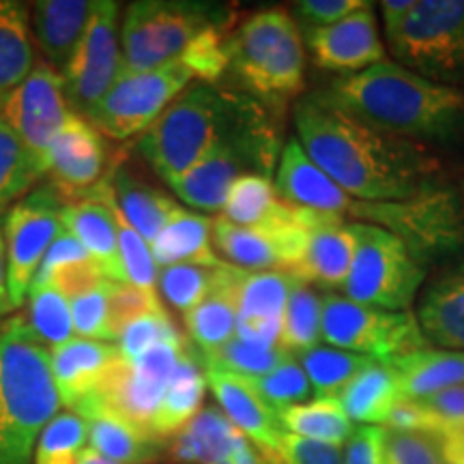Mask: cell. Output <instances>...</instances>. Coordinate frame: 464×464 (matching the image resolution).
<instances>
[{
  "label": "cell",
  "instance_id": "obj_12",
  "mask_svg": "<svg viewBox=\"0 0 464 464\" xmlns=\"http://www.w3.org/2000/svg\"><path fill=\"white\" fill-rule=\"evenodd\" d=\"M321 329L329 346L374 362H392L430 346L413 312L381 310L338 293H323Z\"/></svg>",
  "mask_w": 464,
  "mask_h": 464
},
{
  "label": "cell",
  "instance_id": "obj_47",
  "mask_svg": "<svg viewBox=\"0 0 464 464\" xmlns=\"http://www.w3.org/2000/svg\"><path fill=\"white\" fill-rule=\"evenodd\" d=\"M241 379L276 413L288 409V406L310 402V398L314 396L304 368H301L295 357H290L288 362H284L263 376H252V379L241 376Z\"/></svg>",
  "mask_w": 464,
  "mask_h": 464
},
{
  "label": "cell",
  "instance_id": "obj_8",
  "mask_svg": "<svg viewBox=\"0 0 464 464\" xmlns=\"http://www.w3.org/2000/svg\"><path fill=\"white\" fill-rule=\"evenodd\" d=\"M355 254L342 288L357 304L406 312L428 280V266L417 260L402 239L381 226L351 222Z\"/></svg>",
  "mask_w": 464,
  "mask_h": 464
},
{
  "label": "cell",
  "instance_id": "obj_30",
  "mask_svg": "<svg viewBox=\"0 0 464 464\" xmlns=\"http://www.w3.org/2000/svg\"><path fill=\"white\" fill-rule=\"evenodd\" d=\"M155 265H200V266H222L224 260L213 247V219L202 213L188 211L179 207L155 241L150 243Z\"/></svg>",
  "mask_w": 464,
  "mask_h": 464
},
{
  "label": "cell",
  "instance_id": "obj_4",
  "mask_svg": "<svg viewBox=\"0 0 464 464\" xmlns=\"http://www.w3.org/2000/svg\"><path fill=\"white\" fill-rule=\"evenodd\" d=\"M58 406L50 348L26 316L9 318L0 327V464H33L37 440Z\"/></svg>",
  "mask_w": 464,
  "mask_h": 464
},
{
  "label": "cell",
  "instance_id": "obj_37",
  "mask_svg": "<svg viewBox=\"0 0 464 464\" xmlns=\"http://www.w3.org/2000/svg\"><path fill=\"white\" fill-rule=\"evenodd\" d=\"M237 430L222 411L216 406H205L198 415L170 439L172 464H211L219 456L228 454L235 443Z\"/></svg>",
  "mask_w": 464,
  "mask_h": 464
},
{
  "label": "cell",
  "instance_id": "obj_53",
  "mask_svg": "<svg viewBox=\"0 0 464 464\" xmlns=\"http://www.w3.org/2000/svg\"><path fill=\"white\" fill-rule=\"evenodd\" d=\"M365 5H368L365 0H301V3L293 5L290 14L304 33L332 26L335 22L355 14V11L363 9Z\"/></svg>",
  "mask_w": 464,
  "mask_h": 464
},
{
  "label": "cell",
  "instance_id": "obj_10",
  "mask_svg": "<svg viewBox=\"0 0 464 464\" xmlns=\"http://www.w3.org/2000/svg\"><path fill=\"white\" fill-rule=\"evenodd\" d=\"M185 346H188L185 338H174L149 348L136 362H125L119 355L103 374L97 390L80 400L72 413L80 415L82 420H91L95 415H114L150 432V421L158 413L168 381Z\"/></svg>",
  "mask_w": 464,
  "mask_h": 464
},
{
  "label": "cell",
  "instance_id": "obj_27",
  "mask_svg": "<svg viewBox=\"0 0 464 464\" xmlns=\"http://www.w3.org/2000/svg\"><path fill=\"white\" fill-rule=\"evenodd\" d=\"M246 271L226 263L219 271L218 286L211 295L185 314V324L191 338V348L200 357L213 355L237 334V312H239V284Z\"/></svg>",
  "mask_w": 464,
  "mask_h": 464
},
{
  "label": "cell",
  "instance_id": "obj_14",
  "mask_svg": "<svg viewBox=\"0 0 464 464\" xmlns=\"http://www.w3.org/2000/svg\"><path fill=\"white\" fill-rule=\"evenodd\" d=\"M67 202L54 185L45 183L17 200L3 216L7 288L14 310L28 299L39 265L63 230L61 213Z\"/></svg>",
  "mask_w": 464,
  "mask_h": 464
},
{
  "label": "cell",
  "instance_id": "obj_32",
  "mask_svg": "<svg viewBox=\"0 0 464 464\" xmlns=\"http://www.w3.org/2000/svg\"><path fill=\"white\" fill-rule=\"evenodd\" d=\"M348 420L362 426H382L393 406L406 400L396 370L387 362H370L338 393Z\"/></svg>",
  "mask_w": 464,
  "mask_h": 464
},
{
  "label": "cell",
  "instance_id": "obj_26",
  "mask_svg": "<svg viewBox=\"0 0 464 464\" xmlns=\"http://www.w3.org/2000/svg\"><path fill=\"white\" fill-rule=\"evenodd\" d=\"M92 0H37L31 9L34 44L44 63L58 73L65 69L82 42L89 24Z\"/></svg>",
  "mask_w": 464,
  "mask_h": 464
},
{
  "label": "cell",
  "instance_id": "obj_52",
  "mask_svg": "<svg viewBox=\"0 0 464 464\" xmlns=\"http://www.w3.org/2000/svg\"><path fill=\"white\" fill-rule=\"evenodd\" d=\"M110 334L112 340H119V334L130 324L133 318H138L144 312L158 310L164 304L158 297H149L147 293L138 290L131 284H116L110 282Z\"/></svg>",
  "mask_w": 464,
  "mask_h": 464
},
{
  "label": "cell",
  "instance_id": "obj_50",
  "mask_svg": "<svg viewBox=\"0 0 464 464\" xmlns=\"http://www.w3.org/2000/svg\"><path fill=\"white\" fill-rule=\"evenodd\" d=\"M183 338L179 334V329L174 327V323L168 316L166 307H158V310H149L138 318L127 324L123 332L119 334L116 340V348H119L121 357L125 362H136L138 357H142L149 348L164 340Z\"/></svg>",
  "mask_w": 464,
  "mask_h": 464
},
{
  "label": "cell",
  "instance_id": "obj_7",
  "mask_svg": "<svg viewBox=\"0 0 464 464\" xmlns=\"http://www.w3.org/2000/svg\"><path fill=\"white\" fill-rule=\"evenodd\" d=\"M346 218L393 232L423 266L443 263L464 249V188L454 181L402 202L353 198Z\"/></svg>",
  "mask_w": 464,
  "mask_h": 464
},
{
  "label": "cell",
  "instance_id": "obj_17",
  "mask_svg": "<svg viewBox=\"0 0 464 464\" xmlns=\"http://www.w3.org/2000/svg\"><path fill=\"white\" fill-rule=\"evenodd\" d=\"M213 247L222 254L224 263L249 274H260V271L295 274L304 263L307 247L304 208L299 211V222L271 226V228H243L219 216L213 219Z\"/></svg>",
  "mask_w": 464,
  "mask_h": 464
},
{
  "label": "cell",
  "instance_id": "obj_36",
  "mask_svg": "<svg viewBox=\"0 0 464 464\" xmlns=\"http://www.w3.org/2000/svg\"><path fill=\"white\" fill-rule=\"evenodd\" d=\"M82 198H91L102 202L110 208L112 213L114 226H116V239H119V252L121 260H123L127 280H130L131 286H136L142 293H147L149 297H158V265H155L153 252H150V246L142 239V235L130 224V219L123 216L119 205H116L112 181H110V174L103 179L102 183H97L95 188L86 191ZM80 200V198H78Z\"/></svg>",
  "mask_w": 464,
  "mask_h": 464
},
{
  "label": "cell",
  "instance_id": "obj_59",
  "mask_svg": "<svg viewBox=\"0 0 464 464\" xmlns=\"http://www.w3.org/2000/svg\"><path fill=\"white\" fill-rule=\"evenodd\" d=\"M382 428H392V430L402 432H430L437 434L432 417L426 413V409L417 402V400H402L393 406V411L387 417Z\"/></svg>",
  "mask_w": 464,
  "mask_h": 464
},
{
  "label": "cell",
  "instance_id": "obj_54",
  "mask_svg": "<svg viewBox=\"0 0 464 464\" xmlns=\"http://www.w3.org/2000/svg\"><path fill=\"white\" fill-rule=\"evenodd\" d=\"M89 260L91 256L84 249L82 243L75 239L72 232L63 226V230L58 232L54 243H52L48 252H45L42 265H39L37 276H34L33 280L31 293L33 290H42L45 286H50L52 276H54L58 269H63V266H69L75 263H89Z\"/></svg>",
  "mask_w": 464,
  "mask_h": 464
},
{
  "label": "cell",
  "instance_id": "obj_41",
  "mask_svg": "<svg viewBox=\"0 0 464 464\" xmlns=\"http://www.w3.org/2000/svg\"><path fill=\"white\" fill-rule=\"evenodd\" d=\"M321 323L323 293H318L316 286L295 276L293 284H290L286 312H284L280 346L290 355L318 346V342L323 340Z\"/></svg>",
  "mask_w": 464,
  "mask_h": 464
},
{
  "label": "cell",
  "instance_id": "obj_24",
  "mask_svg": "<svg viewBox=\"0 0 464 464\" xmlns=\"http://www.w3.org/2000/svg\"><path fill=\"white\" fill-rule=\"evenodd\" d=\"M355 254V235L351 222L340 216L312 213L307 226V247L304 263L293 276L329 293L342 290Z\"/></svg>",
  "mask_w": 464,
  "mask_h": 464
},
{
  "label": "cell",
  "instance_id": "obj_44",
  "mask_svg": "<svg viewBox=\"0 0 464 464\" xmlns=\"http://www.w3.org/2000/svg\"><path fill=\"white\" fill-rule=\"evenodd\" d=\"M86 450L89 423L72 411H65L44 428L34 448L33 464H78Z\"/></svg>",
  "mask_w": 464,
  "mask_h": 464
},
{
  "label": "cell",
  "instance_id": "obj_29",
  "mask_svg": "<svg viewBox=\"0 0 464 464\" xmlns=\"http://www.w3.org/2000/svg\"><path fill=\"white\" fill-rule=\"evenodd\" d=\"M207 387L205 365L194 348L185 346L183 355L168 381L158 413L150 421V432L161 440L177 437L202 411Z\"/></svg>",
  "mask_w": 464,
  "mask_h": 464
},
{
  "label": "cell",
  "instance_id": "obj_11",
  "mask_svg": "<svg viewBox=\"0 0 464 464\" xmlns=\"http://www.w3.org/2000/svg\"><path fill=\"white\" fill-rule=\"evenodd\" d=\"M398 65L437 84L464 86V0H417L396 37Z\"/></svg>",
  "mask_w": 464,
  "mask_h": 464
},
{
  "label": "cell",
  "instance_id": "obj_23",
  "mask_svg": "<svg viewBox=\"0 0 464 464\" xmlns=\"http://www.w3.org/2000/svg\"><path fill=\"white\" fill-rule=\"evenodd\" d=\"M276 189L288 205L346 218L353 198L307 158L297 138L284 144L276 168Z\"/></svg>",
  "mask_w": 464,
  "mask_h": 464
},
{
  "label": "cell",
  "instance_id": "obj_42",
  "mask_svg": "<svg viewBox=\"0 0 464 464\" xmlns=\"http://www.w3.org/2000/svg\"><path fill=\"white\" fill-rule=\"evenodd\" d=\"M297 363L310 381L312 392L316 398L338 396L362 370L374 359L357 355V353L342 351L334 346H312L307 351L295 353Z\"/></svg>",
  "mask_w": 464,
  "mask_h": 464
},
{
  "label": "cell",
  "instance_id": "obj_22",
  "mask_svg": "<svg viewBox=\"0 0 464 464\" xmlns=\"http://www.w3.org/2000/svg\"><path fill=\"white\" fill-rule=\"evenodd\" d=\"M286 271H246L239 284V312H237V338L249 344L280 346L284 312L293 284Z\"/></svg>",
  "mask_w": 464,
  "mask_h": 464
},
{
  "label": "cell",
  "instance_id": "obj_48",
  "mask_svg": "<svg viewBox=\"0 0 464 464\" xmlns=\"http://www.w3.org/2000/svg\"><path fill=\"white\" fill-rule=\"evenodd\" d=\"M232 28L235 26L207 28L179 58L198 82L219 84V80L228 73V37Z\"/></svg>",
  "mask_w": 464,
  "mask_h": 464
},
{
  "label": "cell",
  "instance_id": "obj_58",
  "mask_svg": "<svg viewBox=\"0 0 464 464\" xmlns=\"http://www.w3.org/2000/svg\"><path fill=\"white\" fill-rule=\"evenodd\" d=\"M382 426H359L346 440L342 464H381Z\"/></svg>",
  "mask_w": 464,
  "mask_h": 464
},
{
  "label": "cell",
  "instance_id": "obj_35",
  "mask_svg": "<svg viewBox=\"0 0 464 464\" xmlns=\"http://www.w3.org/2000/svg\"><path fill=\"white\" fill-rule=\"evenodd\" d=\"M110 181H112L116 205L150 246L181 205L164 191L138 181L125 168L114 166L110 172Z\"/></svg>",
  "mask_w": 464,
  "mask_h": 464
},
{
  "label": "cell",
  "instance_id": "obj_21",
  "mask_svg": "<svg viewBox=\"0 0 464 464\" xmlns=\"http://www.w3.org/2000/svg\"><path fill=\"white\" fill-rule=\"evenodd\" d=\"M207 385L232 426L256 448L269 464L280 462L284 430L276 411H271L241 376L205 368Z\"/></svg>",
  "mask_w": 464,
  "mask_h": 464
},
{
  "label": "cell",
  "instance_id": "obj_60",
  "mask_svg": "<svg viewBox=\"0 0 464 464\" xmlns=\"http://www.w3.org/2000/svg\"><path fill=\"white\" fill-rule=\"evenodd\" d=\"M417 0H382L381 3V14H382V24H385L387 39L396 37L400 28L404 26V22L409 20V15L413 14Z\"/></svg>",
  "mask_w": 464,
  "mask_h": 464
},
{
  "label": "cell",
  "instance_id": "obj_9",
  "mask_svg": "<svg viewBox=\"0 0 464 464\" xmlns=\"http://www.w3.org/2000/svg\"><path fill=\"white\" fill-rule=\"evenodd\" d=\"M280 114H266L213 150L170 188L188 207L205 213L222 211L230 185L246 174L274 177L282 155Z\"/></svg>",
  "mask_w": 464,
  "mask_h": 464
},
{
  "label": "cell",
  "instance_id": "obj_43",
  "mask_svg": "<svg viewBox=\"0 0 464 464\" xmlns=\"http://www.w3.org/2000/svg\"><path fill=\"white\" fill-rule=\"evenodd\" d=\"M222 266H164L158 276V293L164 297L168 305H172L181 314H188L196 305H200L211 295V290L218 286Z\"/></svg>",
  "mask_w": 464,
  "mask_h": 464
},
{
  "label": "cell",
  "instance_id": "obj_45",
  "mask_svg": "<svg viewBox=\"0 0 464 464\" xmlns=\"http://www.w3.org/2000/svg\"><path fill=\"white\" fill-rule=\"evenodd\" d=\"M196 355H198V353H196ZM290 357L293 355L284 351L282 346H256L235 335L228 344H224L219 351L213 353V355L200 357V362L205 368H216L222 370V372L252 379V376H263L266 372H271L277 365L288 362Z\"/></svg>",
  "mask_w": 464,
  "mask_h": 464
},
{
  "label": "cell",
  "instance_id": "obj_15",
  "mask_svg": "<svg viewBox=\"0 0 464 464\" xmlns=\"http://www.w3.org/2000/svg\"><path fill=\"white\" fill-rule=\"evenodd\" d=\"M121 72H123L121 5L114 0H92L82 42L63 73L65 97L72 112L89 114L112 89Z\"/></svg>",
  "mask_w": 464,
  "mask_h": 464
},
{
  "label": "cell",
  "instance_id": "obj_39",
  "mask_svg": "<svg viewBox=\"0 0 464 464\" xmlns=\"http://www.w3.org/2000/svg\"><path fill=\"white\" fill-rule=\"evenodd\" d=\"M277 420L284 432L334 445H344L355 430L338 396L314 398L310 402L288 406L277 413Z\"/></svg>",
  "mask_w": 464,
  "mask_h": 464
},
{
  "label": "cell",
  "instance_id": "obj_16",
  "mask_svg": "<svg viewBox=\"0 0 464 464\" xmlns=\"http://www.w3.org/2000/svg\"><path fill=\"white\" fill-rule=\"evenodd\" d=\"M72 114L63 75L39 63L37 69L14 91L0 95V116L22 144L45 166L50 144Z\"/></svg>",
  "mask_w": 464,
  "mask_h": 464
},
{
  "label": "cell",
  "instance_id": "obj_31",
  "mask_svg": "<svg viewBox=\"0 0 464 464\" xmlns=\"http://www.w3.org/2000/svg\"><path fill=\"white\" fill-rule=\"evenodd\" d=\"M299 207L280 198L271 177L246 174L230 185L222 218L243 228H271L299 222Z\"/></svg>",
  "mask_w": 464,
  "mask_h": 464
},
{
  "label": "cell",
  "instance_id": "obj_38",
  "mask_svg": "<svg viewBox=\"0 0 464 464\" xmlns=\"http://www.w3.org/2000/svg\"><path fill=\"white\" fill-rule=\"evenodd\" d=\"M89 423V448L116 464H153L164 440L114 415H95Z\"/></svg>",
  "mask_w": 464,
  "mask_h": 464
},
{
  "label": "cell",
  "instance_id": "obj_62",
  "mask_svg": "<svg viewBox=\"0 0 464 464\" xmlns=\"http://www.w3.org/2000/svg\"><path fill=\"white\" fill-rule=\"evenodd\" d=\"M14 312L7 288V254H5V237H3V219H0V318L9 316Z\"/></svg>",
  "mask_w": 464,
  "mask_h": 464
},
{
  "label": "cell",
  "instance_id": "obj_40",
  "mask_svg": "<svg viewBox=\"0 0 464 464\" xmlns=\"http://www.w3.org/2000/svg\"><path fill=\"white\" fill-rule=\"evenodd\" d=\"M45 177V166L22 144L0 116V216L31 194Z\"/></svg>",
  "mask_w": 464,
  "mask_h": 464
},
{
  "label": "cell",
  "instance_id": "obj_19",
  "mask_svg": "<svg viewBox=\"0 0 464 464\" xmlns=\"http://www.w3.org/2000/svg\"><path fill=\"white\" fill-rule=\"evenodd\" d=\"M304 44L318 69L340 75L365 72L387 61L372 3L332 26L304 31Z\"/></svg>",
  "mask_w": 464,
  "mask_h": 464
},
{
  "label": "cell",
  "instance_id": "obj_6",
  "mask_svg": "<svg viewBox=\"0 0 464 464\" xmlns=\"http://www.w3.org/2000/svg\"><path fill=\"white\" fill-rule=\"evenodd\" d=\"M235 7L205 0H136L121 20L123 72H149L181 58L213 26H235Z\"/></svg>",
  "mask_w": 464,
  "mask_h": 464
},
{
  "label": "cell",
  "instance_id": "obj_18",
  "mask_svg": "<svg viewBox=\"0 0 464 464\" xmlns=\"http://www.w3.org/2000/svg\"><path fill=\"white\" fill-rule=\"evenodd\" d=\"M110 172L103 133L82 114H69L45 155V177L65 198L78 200Z\"/></svg>",
  "mask_w": 464,
  "mask_h": 464
},
{
  "label": "cell",
  "instance_id": "obj_57",
  "mask_svg": "<svg viewBox=\"0 0 464 464\" xmlns=\"http://www.w3.org/2000/svg\"><path fill=\"white\" fill-rule=\"evenodd\" d=\"M103 280H106V277H103L102 271L97 269V265L89 260V263H75L58 269L56 274L52 276L50 286H54L63 297L72 301L86 293V290L95 288L97 284H102Z\"/></svg>",
  "mask_w": 464,
  "mask_h": 464
},
{
  "label": "cell",
  "instance_id": "obj_13",
  "mask_svg": "<svg viewBox=\"0 0 464 464\" xmlns=\"http://www.w3.org/2000/svg\"><path fill=\"white\" fill-rule=\"evenodd\" d=\"M191 82L194 73L179 58L149 72H121L84 119L112 140H130L142 136Z\"/></svg>",
  "mask_w": 464,
  "mask_h": 464
},
{
  "label": "cell",
  "instance_id": "obj_56",
  "mask_svg": "<svg viewBox=\"0 0 464 464\" xmlns=\"http://www.w3.org/2000/svg\"><path fill=\"white\" fill-rule=\"evenodd\" d=\"M417 402L432 417L434 426H437V434L445 430V428H454L464 423V385L437 392L432 396L417 400Z\"/></svg>",
  "mask_w": 464,
  "mask_h": 464
},
{
  "label": "cell",
  "instance_id": "obj_2",
  "mask_svg": "<svg viewBox=\"0 0 464 464\" xmlns=\"http://www.w3.org/2000/svg\"><path fill=\"white\" fill-rule=\"evenodd\" d=\"M310 97L372 130L426 147H448L464 138V91L421 78L398 63L335 75Z\"/></svg>",
  "mask_w": 464,
  "mask_h": 464
},
{
  "label": "cell",
  "instance_id": "obj_46",
  "mask_svg": "<svg viewBox=\"0 0 464 464\" xmlns=\"http://www.w3.org/2000/svg\"><path fill=\"white\" fill-rule=\"evenodd\" d=\"M28 324L45 346L56 348L73 338L72 305L54 286L28 293Z\"/></svg>",
  "mask_w": 464,
  "mask_h": 464
},
{
  "label": "cell",
  "instance_id": "obj_20",
  "mask_svg": "<svg viewBox=\"0 0 464 464\" xmlns=\"http://www.w3.org/2000/svg\"><path fill=\"white\" fill-rule=\"evenodd\" d=\"M415 316L430 344L464 351V249L432 271L420 290Z\"/></svg>",
  "mask_w": 464,
  "mask_h": 464
},
{
  "label": "cell",
  "instance_id": "obj_3",
  "mask_svg": "<svg viewBox=\"0 0 464 464\" xmlns=\"http://www.w3.org/2000/svg\"><path fill=\"white\" fill-rule=\"evenodd\" d=\"M274 110L241 91L191 82L138 138V153L168 185Z\"/></svg>",
  "mask_w": 464,
  "mask_h": 464
},
{
  "label": "cell",
  "instance_id": "obj_63",
  "mask_svg": "<svg viewBox=\"0 0 464 464\" xmlns=\"http://www.w3.org/2000/svg\"><path fill=\"white\" fill-rule=\"evenodd\" d=\"M78 464H116V462L108 460V458L100 456V454H97V451H92V450L89 448V450H86L84 454H82V458H80Z\"/></svg>",
  "mask_w": 464,
  "mask_h": 464
},
{
  "label": "cell",
  "instance_id": "obj_25",
  "mask_svg": "<svg viewBox=\"0 0 464 464\" xmlns=\"http://www.w3.org/2000/svg\"><path fill=\"white\" fill-rule=\"evenodd\" d=\"M119 355V348L112 342L86 338H72L65 344L52 348V379H54L61 404L72 411L80 400L95 392L103 374Z\"/></svg>",
  "mask_w": 464,
  "mask_h": 464
},
{
  "label": "cell",
  "instance_id": "obj_51",
  "mask_svg": "<svg viewBox=\"0 0 464 464\" xmlns=\"http://www.w3.org/2000/svg\"><path fill=\"white\" fill-rule=\"evenodd\" d=\"M110 280H103L97 284L95 288L86 290L69 301L72 305V321H73V334L78 338L97 340V342H112V334H110Z\"/></svg>",
  "mask_w": 464,
  "mask_h": 464
},
{
  "label": "cell",
  "instance_id": "obj_28",
  "mask_svg": "<svg viewBox=\"0 0 464 464\" xmlns=\"http://www.w3.org/2000/svg\"><path fill=\"white\" fill-rule=\"evenodd\" d=\"M61 222L82 243L103 277L116 284H130L116 239L112 213L102 202L91 198L69 200L61 213Z\"/></svg>",
  "mask_w": 464,
  "mask_h": 464
},
{
  "label": "cell",
  "instance_id": "obj_34",
  "mask_svg": "<svg viewBox=\"0 0 464 464\" xmlns=\"http://www.w3.org/2000/svg\"><path fill=\"white\" fill-rule=\"evenodd\" d=\"M37 65L31 7L22 0H0V95L24 82Z\"/></svg>",
  "mask_w": 464,
  "mask_h": 464
},
{
  "label": "cell",
  "instance_id": "obj_61",
  "mask_svg": "<svg viewBox=\"0 0 464 464\" xmlns=\"http://www.w3.org/2000/svg\"><path fill=\"white\" fill-rule=\"evenodd\" d=\"M211 464H269V462H266L263 454H260V451L239 432L228 454L219 456L218 460H213Z\"/></svg>",
  "mask_w": 464,
  "mask_h": 464
},
{
  "label": "cell",
  "instance_id": "obj_1",
  "mask_svg": "<svg viewBox=\"0 0 464 464\" xmlns=\"http://www.w3.org/2000/svg\"><path fill=\"white\" fill-rule=\"evenodd\" d=\"M293 121L307 158L355 200L402 202L454 183L430 147L372 130L310 95L295 102Z\"/></svg>",
  "mask_w": 464,
  "mask_h": 464
},
{
  "label": "cell",
  "instance_id": "obj_55",
  "mask_svg": "<svg viewBox=\"0 0 464 464\" xmlns=\"http://www.w3.org/2000/svg\"><path fill=\"white\" fill-rule=\"evenodd\" d=\"M342 445L323 443L284 432L277 464H342Z\"/></svg>",
  "mask_w": 464,
  "mask_h": 464
},
{
  "label": "cell",
  "instance_id": "obj_33",
  "mask_svg": "<svg viewBox=\"0 0 464 464\" xmlns=\"http://www.w3.org/2000/svg\"><path fill=\"white\" fill-rule=\"evenodd\" d=\"M387 363L396 370L406 400H421L450 387L464 385V351L426 346Z\"/></svg>",
  "mask_w": 464,
  "mask_h": 464
},
{
  "label": "cell",
  "instance_id": "obj_49",
  "mask_svg": "<svg viewBox=\"0 0 464 464\" xmlns=\"http://www.w3.org/2000/svg\"><path fill=\"white\" fill-rule=\"evenodd\" d=\"M381 464H450L437 434L382 428Z\"/></svg>",
  "mask_w": 464,
  "mask_h": 464
},
{
  "label": "cell",
  "instance_id": "obj_5",
  "mask_svg": "<svg viewBox=\"0 0 464 464\" xmlns=\"http://www.w3.org/2000/svg\"><path fill=\"white\" fill-rule=\"evenodd\" d=\"M304 33L290 11L247 15L228 37V73L239 91L282 114L305 91Z\"/></svg>",
  "mask_w": 464,
  "mask_h": 464
}]
</instances>
